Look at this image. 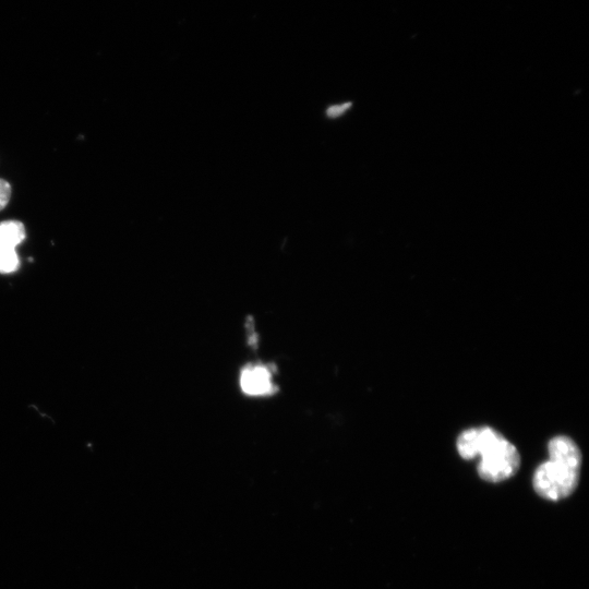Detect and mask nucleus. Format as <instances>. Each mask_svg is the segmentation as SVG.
Here are the masks:
<instances>
[{"label": "nucleus", "mask_w": 589, "mask_h": 589, "mask_svg": "<svg viewBox=\"0 0 589 589\" xmlns=\"http://www.w3.org/2000/svg\"><path fill=\"white\" fill-rule=\"evenodd\" d=\"M10 197L11 185L7 180L0 178V211L8 205Z\"/></svg>", "instance_id": "39448f33"}, {"label": "nucleus", "mask_w": 589, "mask_h": 589, "mask_svg": "<svg viewBox=\"0 0 589 589\" xmlns=\"http://www.w3.org/2000/svg\"><path fill=\"white\" fill-rule=\"evenodd\" d=\"M240 387L250 396H265L275 392L272 371L262 363L248 364L240 374Z\"/></svg>", "instance_id": "20e7f679"}, {"label": "nucleus", "mask_w": 589, "mask_h": 589, "mask_svg": "<svg viewBox=\"0 0 589 589\" xmlns=\"http://www.w3.org/2000/svg\"><path fill=\"white\" fill-rule=\"evenodd\" d=\"M25 239V228L19 220L0 223V273L10 274L20 266L16 247Z\"/></svg>", "instance_id": "7ed1b4c3"}, {"label": "nucleus", "mask_w": 589, "mask_h": 589, "mask_svg": "<svg viewBox=\"0 0 589 589\" xmlns=\"http://www.w3.org/2000/svg\"><path fill=\"white\" fill-rule=\"evenodd\" d=\"M350 106H351V103H342L339 105H334L326 110V115L330 118L338 117L342 115L346 110H348Z\"/></svg>", "instance_id": "423d86ee"}, {"label": "nucleus", "mask_w": 589, "mask_h": 589, "mask_svg": "<svg viewBox=\"0 0 589 589\" xmlns=\"http://www.w3.org/2000/svg\"><path fill=\"white\" fill-rule=\"evenodd\" d=\"M457 449L464 459L480 456L478 473L488 482H501L510 478L520 465L517 448L490 426L461 432L457 438Z\"/></svg>", "instance_id": "f257e3e1"}, {"label": "nucleus", "mask_w": 589, "mask_h": 589, "mask_svg": "<svg viewBox=\"0 0 589 589\" xmlns=\"http://www.w3.org/2000/svg\"><path fill=\"white\" fill-rule=\"evenodd\" d=\"M548 450L550 459L537 468L532 484L543 498L557 501L575 491L579 482L581 453L577 444L565 435L553 437Z\"/></svg>", "instance_id": "f03ea898"}]
</instances>
